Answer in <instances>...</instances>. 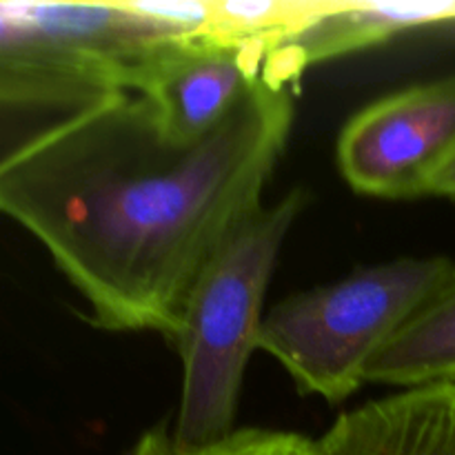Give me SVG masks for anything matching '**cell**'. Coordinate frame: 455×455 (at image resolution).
I'll list each match as a JSON object with an SVG mask.
<instances>
[{
    "label": "cell",
    "instance_id": "obj_5",
    "mask_svg": "<svg viewBox=\"0 0 455 455\" xmlns=\"http://www.w3.org/2000/svg\"><path fill=\"white\" fill-rule=\"evenodd\" d=\"M176 38L124 3H7L0 0V60L93 76L132 92L138 67Z\"/></svg>",
    "mask_w": 455,
    "mask_h": 455
},
{
    "label": "cell",
    "instance_id": "obj_13",
    "mask_svg": "<svg viewBox=\"0 0 455 455\" xmlns=\"http://www.w3.org/2000/svg\"><path fill=\"white\" fill-rule=\"evenodd\" d=\"M145 20L180 36H204L212 25V0H123Z\"/></svg>",
    "mask_w": 455,
    "mask_h": 455
},
{
    "label": "cell",
    "instance_id": "obj_6",
    "mask_svg": "<svg viewBox=\"0 0 455 455\" xmlns=\"http://www.w3.org/2000/svg\"><path fill=\"white\" fill-rule=\"evenodd\" d=\"M265 58L262 47H240L213 36L173 38L138 69L132 92L147 98L173 142L198 145L260 80Z\"/></svg>",
    "mask_w": 455,
    "mask_h": 455
},
{
    "label": "cell",
    "instance_id": "obj_2",
    "mask_svg": "<svg viewBox=\"0 0 455 455\" xmlns=\"http://www.w3.org/2000/svg\"><path fill=\"white\" fill-rule=\"evenodd\" d=\"M305 203V191L293 189L253 213L196 280L173 340L182 389L172 434L182 447L216 443L234 431L244 373L258 351L271 274Z\"/></svg>",
    "mask_w": 455,
    "mask_h": 455
},
{
    "label": "cell",
    "instance_id": "obj_12",
    "mask_svg": "<svg viewBox=\"0 0 455 455\" xmlns=\"http://www.w3.org/2000/svg\"><path fill=\"white\" fill-rule=\"evenodd\" d=\"M124 455H315V447L305 435L274 429H238L216 443L182 447L172 429L154 427Z\"/></svg>",
    "mask_w": 455,
    "mask_h": 455
},
{
    "label": "cell",
    "instance_id": "obj_9",
    "mask_svg": "<svg viewBox=\"0 0 455 455\" xmlns=\"http://www.w3.org/2000/svg\"><path fill=\"white\" fill-rule=\"evenodd\" d=\"M120 92L93 76L0 60V173L58 127Z\"/></svg>",
    "mask_w": 455,
    "mask_h": 455
},
{
    "label": "cell",
    "instance_id": "obj_14",
    "mask_svg": "<svg viewBox=\"0 0 455 455\" xmlns=\"http://www.w3.org/2000/svg\"><path fill=\"white\" fill-rule=\"evenodd\" d=\"M427 196H447V198H455V154L453 158L444 164L434 178Z\"/></svg>",
    "mask_w": 455,
    "mask_h": 455
},
{
    "label": "cell",
    "instance_id": "obj_4",
    "mask_svg": "<svg viewBox=\"0 0 455 455\" xmlns=\"http://www.w3.org/2000/svg\"><path fill=\"white\" fill-rule=\"evenodd\" d=\"M453 154L455 74L371 102L338 138L345 180L376 198L427 196Z\"/></svg>",
    "mask_w": 455,
    "mask_h": 455
},
{
    "label": "cell",
    "instance_id": "obj_1",
    "mask_svg": "<svg viewBox=\"0 0 455 455\" xmlns=\"http://www.w3.org/2000/svg\"><path fill=\"white\" fill-rule=\"evenodd\" d=\"M291 124V93L262 78L189 147L140 93H114L0 173V213L47 249L93 327L173 342L207 262L265 207Z\"/></svg>",
    "mask_w": 455,
    "mask_h": 455
},
{
    "label": "cell",
    "instance_id": "obj_7",
    "mask_svg": "<svg viewBox=\"0 0 455 455\" xmlns=\"http://www.w3.org/2000/svg\"><path fill=\"white\" fill-rule=\"evenodd\" d=\"M440 22H455V0H333L323 16L269 49L260 78L287 87L315 62L363 52L395 34Z\"/></svg>",
    "mask_w": 455,
    "mask_h": 455
},
{
    "label": "cell",
    "instance_id": "obj_10",
    "mask_svg": "<svg viewBox=\"0 0 455 455\" xmlns=\"http://www.w3.org/2000/svg\"><path fill=\"white\" fill-rule=\"evenodd\" d=\"M367 382L400 389L455 385V269L373 358Z\"/></svg>",
    "mask_w": 455,
    "mask_h": 455
},
{
    "label": "cell",
    "instance_id": "obj_3",
    "mask_svg": "<svg viewBox=\"0 0 455 455\" xmlns=\"http://www.w3.org/2000/svg\"><path fill=\"white\" fill-rule=\"evenodd\" d=\"M453 269L443 256L400 258L293 293L265 314L258 349L283 364L302 394L342 403Z\"/></svg>",
    "mask_w": 455,
    "mask_h": 455
},
{
    "label": "cell",
    "instance_id": "obj_11",
    "mask_svg": "<svg viewBox=\"0 0 455 455\" xmlns=\"http://www.w3.org/2000/svg\"><path fill=\"white\" fill-rule=\"evenodd\" d=\"M333 0H212V25L204 36L229 44H253L267 53L323 16Z\"/></svg>",
    "mask_w": 455,
    "mask_h": 455
},
{
    "label": "cell",
    "instance_id": "obj_8",
    "mask_svg": "<svg viewBox=\"0 0 455 455\" xmlns=\"http://www.w3.org/2000/svg\"><path fill=\"white\" fill-rule=\"evenodd\" d=\"M315 455H455V385H427L345 411Z\"/></svg>",
    "mask_w": 455,
    "mask_h": 455
}]
</instances>
